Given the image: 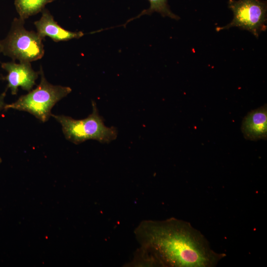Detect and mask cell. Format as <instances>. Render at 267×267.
<instances>
[{
  "instance_id": "obj_1",
  "label": "cell",
  "mask_w": 267,
  "mask_h": 267,
  "mask_svg": "<svg viewBox=\"0 0 267 267\" xmlns=\"http://www.w3.org/2000/svg\"><path fill=\"white\" fill-rule=\"evenodd\" d=\"M134 234L140 245L134 260L137 266L212 267L225 256L212 250L189 222L174 218L142 221Z\"/></svg>"
},
{
  "instance_id": "obj_2",
  "label": "cell",
  "mask_w": 267,
  "mask_h": 267,
  "mask_svg": "<svg viewBox=\"0 0 267 267\" xmlns=\"http://www.w3.org/2000/svg\"><path fill=\"white\" fill-rule=\"evenodd\" d=\"M41 81L38 86L25 94L20 96L14 102L5 104L4 109H13L26 111L43 122H46L51 115L54 105L69 94L72 89L69 87L53 85L45 78L41 66Z\"/></svg>"
},
{
  "instance_id": "obj_3",
  "label": "cell",
  "mask_w": 267,
  "mask_h": 267,
  "mask_svg": "<svg viewBox=\"0 0 267 267\" xmlns=\"http://www.w3.org/2000/svg\"><path fill=\"white\" fill-rule=\"evenodd\" d=\"M92 107V113L84 119L75 120L62 115L51 114V116L61 124L65 138L76 144L88 139L107 143L115 140L118 135L117 129L104 125L103 119L99 115L96 104L93 101Z\"/></svg>"
},
{
  "instance_id": "obj_4",
  "label": "cell",
  "mask_w": 267,
  "mask_h": 267,
  "mask_svg": "<svg viewBox=\"0 0 267 267\" xmlns=\"http://www.w3.org/2000/svg\"><path fill=\"white\" fill-rule=\"evenodd\" d=\"M24 24L19 17L14 18L7 36L1 40V53L13 61L31 62L44 56L43 39L37 32L27 30Z\"/></svg>"
},
{
  "instance_id": "obj_5",
  "label": "cell",
  "mask_w": 267,
  "mask_h": 267,
  "mask_svg": "<svg viewBox=\"0 0 267 267\" xmlns=\"http://www.w3.org/2000/svg\"><path fill=\"white\" fill-rule=\"evenodd\" d=\"M228 8L233 19L225 26L216 28L219 31L238 27L247 30L258 38L267 29V3L262 0H229Z\"/></svg>"
},
{
  "instance_id": "obj_6",
  "label": "cell",
  "mask_w": 267,
  "mask_h": 267,
  "mask_svg": "<svg viewBox=\"0 0 267 267\" xmlns=\"http://www.w3.org/2000/svg\"><path fill=\"white\" fill-rule=\"evenodd\" d=\"M1 67L7 72L2 79L7 82V89H10L12 95L17 93L19 87L28 91L31 90L40 75V71H34L31 62L16 63L13 61L2 63Z\"/></svg>"
},
{
  "instance_id": "obj_7",
  "label": "cell",
  "mask_w": 267,
  "mask_h": 267,
  "mask_svg": "<svg viewBox=\"0 0 267 267\" xmlns=\"http://www.w3.org/2000/svg\"><path fill=\"white\" fill-rule=\"evenodd\" d=\"M40 19L34 24L39 36L44 39L48 37L55 42H65L74 39H79L84 35L82 31L72 32L63 28L55 21L50 11L44 8Z\"/></svg>"
},
{
  "instance_id": "obj_8",
  "label": "cell",
  "mask_w": 267,
  "mask_h": 267,
  "mask_svg": "<svg viewBox=\"0 0 267 267\" xmlns=\"http://www.w3.org/2000/svg\"><path fill=\"white\" fill-rule=\"evenodd\" d=\"M241 131L245 138L257 141L267 139V105L252 110L244 118Z\"/></svg>"
},
{
  "instance_id": "obj_9",
  "label": "cell",
  "mask_w": 267,
  "mask_h": 267,
  "mask_svg": "<svg viewBox=\"0 0 267 267\" xmlns=\"http://www.w3.org/2000/svg\"><path fill=\"white\" fill-rule=\"evenodd\" d=\"M55 0H14V4L19 17L25 20L45 8V6Z\"/></svg>"
},
{
  "instance_id": "obj_10",
  "label": "cell",
  "mask_w": 267,
  "mask_h": 267,
  "mask_svg": "<svg viewBox=\"0 0 267 267\" xmlns=\"http://www.w3.org/2000/svg\"><path fill=\"white\" fill-rule=\"evenodd\" d=\"M150 7L148 9L143 11L136 18L144 14H151L153 12L160 13L163 17H169L178 20L179 17L174 14L170 9L168 4V0H148Z\"/></svg>"
},
{
  "instance_id": "obj_11",
  "label": "cell",
  "mask_w": 267,
  "mask_h": 267,
  "mask_svg": "<svg viewBox=\"0 0 267 267\" xmlns=\"http://www.w3.org/2000/svg\"><path fill=\"white\" fill-rule=\"evenodd\" d=\"M5 95V92L0 94V112L2 109H4V108L5 105L4 101V98Z\"/></svg>"
},
{
  "instance_id": "obj_12",
  "label": "cell",
  "mask_w": 267,
  "mask_h": 267,
  "mask_svg": "<svg viewBox=\"0 0 267 267\" xmlns=\"http://www.w3.org/2000/svg\"><path fill=\"white\" fill-rule=\"evenodd\" d=\"M1 53V40H0V54Z\"/></svg>"
},
{
  "instance_id": "obj_13",
  "label": "cell",
  "mask_w": 267,
  "mask_h": 267,
  "mask_svg": "<svg viewBox=\"0 0 267 267\" xmlns=\"http://www.w3.org/2000/svg\"><path fill=\"white\" fill-rule=\"evenodd\" d=\"M1 162V158H0V163Z\"/></svg>"
}]
</instances>
